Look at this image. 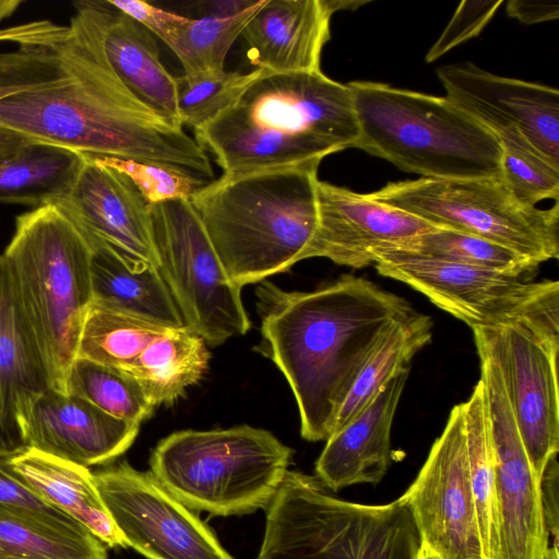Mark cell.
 <instances>
[{"label": "cell", "mask_w": 559, "mask_h": 559, "mask_svg": "<svg viewBox=\"0 0 559 559\" xmlns=\"http://www.w3.org/2000/svg\"><path fill=\"white\" fill-rule=\"evenodd\" d=\"M50 38L0 53V127L83 155L154 162L212 181L207 153L142 104L104 51L88 0Z\"/></svg>", "instance_id": "6da1fadb"}, {"label": "cell", "mask_w": 559, "mask_h": 559, "mask_svg": "<svg viewBox=\"0 0 559 559\" xmlns=\"http://www.w3.org/2000/svg\"><path fill=\"white\" fill-rule=\"evenodd\" d=\"M257 295L263 353L294 393L300 433L326 440L374 349L416 311L404 298L349 275L311 292L264 283Z\"/></svg>", "instance_id": "7a4b0ae2"}, {"label": "cell", "mask_w": 559, "mask_h": 559, "mask_svg": "<svg viewBox=\"0 0 559 559\" xmlns=\"http://www.w3.org/2000/svg\"><path fill=\"white\" fill-rule=\"evenodd\" d=\"M194 133L222 175L233 176L321 162L354 147L358 124L348 84L321 70H261L229 107Z\"/></svg>", "instance_id": "3957f363"}, {"label": "cell", "mask_w": 559, "mask_h": 559, "mask_svg": "<svg viewBox=\"0 0 559 559\" xmlns=\"http://www.w3.org/2000/svg\"><path fill=\"white\" fill-rule=\"evenodd\" d=\"M320 163L222 175L190 198L235 285L261 282L305 260L318 225Z\"/></svg>", "instance_id": "277c9868"}, {"label": "cell", "mask_w": 559, "mask_h": 559, "mask_svg": "<svg viewBox=\"0 0 559 559\" xmlns=\"http://www.w3.org/2000/svg\"><path fill=\"white\" fill-rule=\"evenodd\" d=\"M2 255L49 389L67 394L69 370L93 304L92 249L67 214L49 203L16 217Z\"/></svg>", "instance_id": "5b68a950"}, {"label": "cell", "mask_w": 559, "mask_h": 559, "mask_svg": "<svg viewBox=\"0 0 559 559\" xmlns=\"http://www.w3.org/2000/svg\"><path fill=\"white\" fill-rule=\"evenodd\" d=\"M354 147L429 179L501 177L498 139L447 97L367 81L347 83Z\"/></svg>", "instance_id": "8992f818"}, {"label": "cell", "mask_w": 559, "mask_h": 559, "mask_svg": "<svg viewBox=\"0 0 559 559\" xmlns=\"http://www.w3.org/2000/svg\"><path fill=\"white\" fill-rule=\"evenodd\" d=\"M257 559H418L421 539L401 497L370 506L332 496L317 477L287 472L269 504Z\"/></svg>", "instance_id": "52a82bcc"}, {"label": "cell", "mask_w": 559, "mask_h": 559, "mask_svg": "<svg viewBox=\"0 0 559 559\" xmlns=\"http://www.w3.org/2000/svg\"><path fill=\"white\" fill-rule=\"evenodd\" d=\"M293 453L270 431L248 425L189 429L158 442L150 472L192 511L242 515L269 507Z\"/></svg>", "instance_id": "ba28073f"}, {"label": "cell", "mask_w": 559, "mask_h": 559, "mask_svg": "<svg viewBox=\"0 0 559 559\" xmlns=\"http://www.w3.org/2000/svg\"><path fill=\"white\" fill-rule=\"evenodd\" d=\"M369 198L436 227L501 245L536 264L559 255V206L520 202L501 177L390 182Z\"/></svg>", "instance_id": "9c48e42d"}, {"label": "cell", "mask_w": 559, "mask_h": 559, "mask_svg": "<svg viewBox=\"0 0 559 559\" xmlns=\"http://www.w3.org/2000/svg\"><path fill=\"white\" fill-rule=\"evenodd\" d=\"M379 274L407 284L471 329L521 324L559 344V283L432 260L397 249L373 255Z\"/></svg>", "instance_id": "30bf717a"}, {"label": "cell", "mask_w": 559, "mask_h": 559, "mask_svg": "<svg viewBox=\"0 0 559 559\" xmlns=\"http://www.w3.org/2000/svg\"><path fill=\"white\" fill-rule=\"evenodd\" d=\"M157 269L183 324L206 345L246 334L241 289L226 275L190 199L148 205Z\"/></svg>", "instance_id": "8fae6325"}, {"label": "cell", "mask_w": 559, "mask_h": 559, "mask_svg": "<svg viewBox=\"0 0 559 559\" xmlns=\"http://www.w3.org/2000/svg\"><path fill=\"white\" fill-rule=\"evenodd\" d=\"M93 477L128 547L146 559H235L151 472L136 471L123 461L96 471Z\"/></svg>", "instance_id": "7c38bea8"}, {"label": "cell", "mask_w": 559, "mask_h": 559, "mask_svg": "<svg viewBox=\"0 0 559 559\" xmlns=\"http://www.w3.org/2000/svg\"><path fill=\"white\" fill-rule=\"evenodd\" d=\"M478 356L499 369L530 464L540 480L559 450V344L521 324L473 328Z\"/></svg>", "instance_id": "4fadbf2b"}, {"label": "cell", "mask_w": 559, "mask_h": 559, "mask_svg": "<svg viewBox=\"0 0 559 559\" xmlns=\"http://www.w3.org/2000/svg\"><path fill=\"white\" fill-rule=\"evenodd\" d=\"M401 499L411 511L421 545L439 559H484L468 476L462 403Z\"/></svg>", "instance_id": "5bb4252c"}, {"label": "cell", "mask_w": 559, "mask_h": 559, "mask_svg": "<svg viewBox=\"0 0 559 559\" xmlns=\"http://www.w3.org/2000/svg\"><path fill=\"white\" fill-rule=\"evenodd\" d=\"M496 456L500 559H543L550 546L539 480L530 464L498 367L479 356Z\"/></svg>", "instance_id": "9a60e30c"}, {"label": "cell", "mask_w": 559, "mask_h": 559, "mask_svg": "<svg viewBox=\"0 0 559 559\" xmlns=\"http://www.w3.org/2000/svg\"><path fill=\"white\" fill-rule=\"evenodd\" d=\"M445 97L495 136L520 133L559 167L557 88L486 72L472 63L437 69Z\"/></svg>", "instance_id": "2e32d148"}, {"label": "cell", "mask_w": 559, "mask_h": 559, "mask_svg": "<svg viewBox=\"0 0 559 559\" xmlns=\"http://www.w3.org/2000/svg\"><path fill=\"white\" fill-rule=\"evenodd\" d=\"M57 204L94 248H108L132 267L154 266L148 203L116 168L85 155L76 179Z\"/></svg>", "instance_id": "e0dca14e"}, {"label": "cell", "mask_w": 559, "mask_h": 559, "mask_svg": "<svg viewBox=\"0 0 559 559\" xmlns=\"http://www.w3.org/2000/svg\"><path fill=\"white\" fill-rule=\"evenodd\" d=\"M318 225L305 254L338 265H373L378 251L396 247L436 226L396 207L325 181H318Z\"/></svg>", "instance_id": "ac0fdd59"}, {"label": "cell", "mask_w": 559, "mask_h": 559, "mask_svg": "<svg viewBox=\"0 0 559 559\" xmlns=\"http://www.w3.org/2000/svg\"><path fill=\"white\" fill-rule=\"evenodd\" d=\"M139 427L81 397L48 389L32 405L19 439L21 445L90 467L123 454Z\"/></svg>", "instance_id": "d6986e66"}, {"label": "cell", "mask_w": 559, "mask_h": 559, "mask_svg": "<svg viewBox=\"0 0 559 559\" xmlns=\"http://www.w3.org/2000/svg\"><path fill=\"white\" fill-rule=\"evenodd\" d=\"M334 12L330 0H264L240 35L250 64L269 73L321 70Z\"/></svg>", "instance_id": "ffe728a7"}, {"label": "cell", "mask_w": 559, "mask_h": 559, "mask_svg": "<svg viewBox=\"0 0 559 559\" xmlns=\"http://www.w3.org/2000/svg\"><path fill=\"white\" fill-rule=\"evenodd\" d=\"M409 369L392 378L356 417L333 432L316 463V477L331 491L378 484L392 463L391 428Z\"/></svg>", "instance_id": "44dd1931"}, {"label": "cell", "mask_w": 559, "mask_h": 559, "mask_svg": "<svg viewBox=\"0 0 559 559\" xmlns=\"http://www.w3.org/2000/svg\"><path fill=\"white\" fill-rule=\"evenodd\" d=\"M99 26L103 47L126 87L162 119L180 126L176 76L164 67L155 36L108 0H88ZM183 128V127H182Z\"/></svg>", "instance_id": "7402d4cb"}, {"label": "cell", "mask_w": 559, "mask_h": 559, "mask_svg": "<svg viewBox=\"0 0 559 559\" xmlns=\"http://www.w3.org/2000/svg\"><path fill=\"white\" fill-rule=\"evenodd\" d=\"M7 467L32 491L72 516L105 546L128 547L97 491L88 467L26 445L8 449Z\"/></svg>", "instance_id": "603a6c76"}, {"label": "cell", "mask_w": 559, "mask_h": 559, "mask_svg": "<svg viewBox=\"0 0 559 559\" xmlns=\"http://www.w3.org/2000/svg\"><path fill=\"white\" fill-rule=\"evenodd\" d=\"M49 389L47 372L0 254V429L20 437L32 405Z\"/></svg>", "instance_id": "cb8c5ba5"}, {"label": "cell", "mask_w": 559, "mask_h": 559, "mask_svg": "<svg viewBox=\"0 0 559 559\" xmlns=\"http://www.w3.org/2000/svg\"><path fill=\"white\" fill-rule=\"evenodd\" d=\"M93 302L167 328L185 326L180 312L154 266L132 267L104 247L92 249Z\"/></svg>", "instance_id": "d4e9b609"}, {"label": "cell", "mask_w": 559, "mask_h": 559, "mask_svg": "<svg viewBox=\"0 0 559 559\" xmlns=\"http://www.w3.org/2000/svg\"><path fill=\"white\" fill-rule=\"evenodd\" d=\"M468 476L475 502L484 559H500V512L496 456L485 384L478 380L462 403Z\"/></svg>", "instance_id": "484cf974"}, {"label": "cell", "mask_w": 559, "mask_h": 559, "mask_svg": "<svg viewBox=\"0 0 559 559\" xmlns=\"http://www.w3.org/2000/svg\"><path fill=\"white\" fill-rule=\"evenodd\" d=\"M205 341L186 326L170 329L124 369L138 380L154 407L170 404L206 372Z\"/></svg>", "instance_id": "4316f807"}, {"label": "cell", "mask_w": 559, "mask_h": 559, "mask_svg": "<svg viewBox=\"0 0 559 559\" xmlns=\"http://www.w3.org/2000/svg\"><path fill=\"white\" fill-rule=\"evenodd\" d=\"M85 155L32 142L0 162V202L34 205L56 203L70 189Z\"/></svg>", "instance_id": "83f0119b"}, {"label": "cell", "mask_w": 559, "mask_h": 559, "mask_svg": "<svg viewBox=\"0 0 559 559\" xmlns=\"http://www.w3.org/2000/svg\"><path fill=\"white\" fill-rule=\"evenodd\" d=\"M431 335L430 317L417 311L396 324L359 373L336 416L332 433L367 407L392 378L409 369L413 357L430 342Z\"/></svg>", "instance_id": "f1b7e54d"}, {"label": "cell", "mask_w": 559, "mask_h": 559, "mask_svg": "<svg viewBox=\"0 0 559 559\" xmlns=\"http://www.w3.org/2000/svg\"><path fill=\"white\" fill-rule=\"evenodd\" d=\"M170 329L93 302L83 324L76 357L124 370Z\"/></svg>", "instance_id": "f546056e"}, {"label": "cell", "mask_w": 559, "mask_h": 559, "mask_svg": "<svg viewBox=\"0 0 559 559\" xmlns=\"http://www.w3.org/2000/svg\"><path fill=\"white\" fill-rule=\"evenodd\" d=\"M0 559H108L91 533H76L0 508Z\"/></svg>", "instance_id": "4dcf8cb0"}, {"label": "cell", "mask_w": 559, "mask_h": 559, "mask_svg": "<svg viewBox=\"0 0 559 559\" xmlns=\"http://www.w3.org/2000/svg\"><path fill=\"white\" fill-rule=\"evenodd\" d=\"M263 2L258 0L243 13L230 17L185 16L160 40L179 59L185 74L222 72L229 49Z\"/></svg>", "instance_id": "1f68e13d"}, {"label": "cell", "mask_w": 559, "mask_h": 559, "mask_svg": "<svg viewBox=\"0 0 559 559\" xmlns=\"http://www.w3.org/2000/svg\"><path fill=\"white\" fill-rule=\"evenodd\" d=\"M67 394L81 397L105 413L140 425L154 405L141 384L124 370L76 357L67 378Z\"/></svg>", "instance_id": "d6a6232c"}, {"label": "cell", "mask_w": 559, "mask_h": 559, "mask_svg": "<svg viewBox=\"0 0 559 559\" xmlns=\"http://www.w3.org/2000/svg\"><path fill=\"white\" fill-rule=\"evenodd\" d=\"M389 249L432 260L464 264L523 277L538 264L496 242L462 231L436 227ZM385 250V249H384Z\"/></svg>", "instance_id": "836d02e7"}, {"label": "cell", "mask_w": 559, "mask_h": 559, "mask_svg": "<svg viewBox=\"0 0 559 559\" xmlns=\"http://www.w3.org/2000/svg\"><path fill=\"white\" fill-rule=\"evenodd\" d=\"M261 73L222 71L176 76L179 123L198 129L229 107Z\"/></svg>", "instance_id": "e575fe53"}, {"label": "cell", "mask_w": 559, "mask_h": 559, "mask_svg": "<svg viewBox=\"0 0 559 559\" xmlns=\"http://www.w3.org/2000/svg\"><path fill=\"white\" fill-rule=\"evenodd\" d=\"M501 146V178L520 202L536 205L559 197V167L515 131L496 135Z\"/></svg>", "instance_id": "d590c367"}, {"label": "cell", "mask_w": 559, "mask_h": 559, "mask_svg": "<svg viewBox=\"0 0 559 559\" xmlns=\"http://www.w3.org/2000/svg\"><path fill=\"white\" fill-rule=\"evenodd\" d=\"M96 157L126 175L148 204L174 199H190L210 182L186 170L159 163L108 156Z\"/></svg>", "instance_id": "8d00e7d4"}, {"label": "cell", "mask_w": 559, "mask_h": 559, "mask_svg": "<svg viewBox=\"0 0 559 559\" xmlns=\"http://www.w3.org/2000/svg\"><path fill=\"white\" fill-rule=\"evenodd\" d=\"M7 448H0V508L76 533H91L69 514L49 504L14 477L7 467ZM92 534V533H91Z\"/></svg>", "instance_id": "74e56055"}, {"label": "cell", "mask_w": 559, "mask_h": 559, "mask_svg": "<svg viewBox=\"0 0 559 559\" xmlns=\"http://www.w3.org/2000/svg\"><path fill=\"white\" fill-rule=\"evenodd\" d=\"M498 1H463L450 23L426 55L427 62H433L453 47L477 36L502 3Z\"/></svg>", "instance_id": "f35d334b"}, {"label": "cell", "mask_w": 559, "mask_h": 559, "mask_svg": "<svg viewBox=\"0 0 559 559\" xmlns=\"http://www.w3.org/2000/svg\"><path fill=\"white\" fill-rule=\"evenodd\" d=\"M108 2L159 39L185 17L141 0H108Z\"/></svg>", "instance_id": "ab89813d"}, {"label": "cell", "mask_w": 559, "mask_h": 559, "mask_svg": "<svg viewBox=\"0 0 559 559\" xmlns=\"http://www.w3.org/2000/svg\"><path fill=\"white\" fill-rule=\"evenodd\" d=\"M540 501L550 545L558 546V462L547 464L539 480Z\"/></svg>", "instance_id": "60d3db41"}, {"label": "cell", "mask_w": 559, "mask_h": 559, "mask_svg": "<svg viewBox=\"0 0 559 559\" xmlns=\"http://www.w3.org/2000/svg\"><path fill=\"white\" fill-rule=\"evenodd\" d=\"M507 13L524 24L552 21L559 16V2L557 0H510L507 2Z\"/></svg>", "instance_id": "b9f144b4"}, {"label": "cell", "mask_w": 559, "mask_h": 559, "mask_svg": "<svg viewBox=\"0 0 559 559\" xmlns=\"http://www.w3.org/2000/svg\"><path fill=\"white\" fill-rule=\"evenodd\" d=\"M60 25L50 21H33L0 28V41L15 43L17 46L40 41L55 34Z\"/></svg>", "instance_id": "7bdbcfd3"}, {"label": "cell", "mask_w": 559, "mask_h": 559, "mask_svg": "<svg viewBox=\"0 0 559 559\" xmlns=\"http://www.w3.org/2000/svg\"><path fill=\"white\" fill-rule=\"evenodd\" d=\"M258 0H212L194 3L200 17H230L243 13Z\"/></svg>", "instance_id": "ee69618b"}, {"label": "cell", "mask_w": 559, "mask_h": 559, "mask_svg": "<svg viewBox=\"0 0 559 559\" xmlns=\"http://www.w3.org/2000/svg\"><path fill=\"white\" fill-rule=\"evenodd\" d=\"M29 143V139L0 127V162L13 156Z\"/></svg>", "instance_id": "f6af8a7d"}, {"label": "cell", "mask_w": 559, "mask_h": 559, "mask_svg": "<svg viewBox=\"0 0 559 559\" xmlns=\"http://www.w3.org/2000/svg\"><path fill=\"white\" fill-rule=\"evenodd\" d=\"M543 559H559V556H558V546H552V545H550V546L547 548V550H546V552H545V555H544Z\"/></svg>", "instance_id": "bcb514c9"}, {"label": "cell", "mask_w": 559, "mask_h": 559, "mask_svg": "<svg viewBox=\"0 0 559 559\" xmlns=\"http://www.w3.org/2000/svg\"><path fill=\"white\" fill-rule=\"evenodd\" d=\"M418 559H439V558L421 545Z\"/></svg>", "instance_id": "7dc6e473"}, {"label": "cell", "mask_w": 559, "mask_h": 559, "mask_svg": "<svg viewBox=\"0 0 559 559\" xmlns=\"http://www.w3.org/2000/svg\"><path fill=\"white\" fill-rule=\"evenodd\" d=\"M5 95L4 91L0 88V98Z\"/></svg>", "instance_id": "c3c4849f"}]
</instances>
